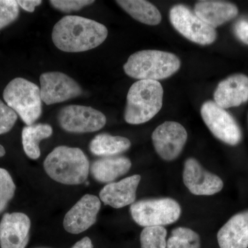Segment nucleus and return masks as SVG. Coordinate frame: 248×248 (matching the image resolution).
<instances>
[{
  "instance_id": "6ab92c4d",
  "label": "nucleus",
  "mask_w": 248,
  "mask_h": 248,
  "mask_svg": "<svg viewBox=\"0 0 248 248\" xmlns=\"http://www.w3.org/2000/svg\"><path fill=\"white\" fill-rule=\"evenodd\" d=\"M131 166V161L125 156H108L93 161L90 170L97 182L110 184L128 173Z\"/></svg>"
},
{
  "instance_id": "4be33fe9",
  "label": "nucleus",
  "mask_w": 248,
  "mask_h": 248,
  "mask_svg": "<svg viewBox=\"0 0 248 248\" xmlns=\"http://www.w3.org/2000/svg\"><path fill=\"white\" fill-rule=\"evenodd\" d=\"M52 134L53 128L49 124H32L24 127L22 130V140L26 155L31 159H38L41 155V141L50 138Z\"/></svg>"
},
{
  "instance_id": "bb28decb",
  "label": "nucleus",
  "mask_w": 248,
  "mask_h": 248,
  "mask_svg": "<svg viewBox=\"0 0 248 248\" xmlns=\"http://www.w3.org/2000/svg\"><path fill=\"white\" fill-rule=\"evenodd\" d=\"M17 120V114L0 99V135L9 133Z\"/></svg>"
},
{
  "instance_id": "1a4fd4ad",
  "label": "nucleus",
  "mask_w": 248,
  "mask_h": 248,
  "mask_svg": "<svg viewBox=\"0 0 248 248\" xmlns=\"http://www.w3.org/2000/svg\"><path fill=\"white\" fill-rule=\"evenodd\" d=\"M58 123L65 131L72 133H93L104 128L107 117L92 107L69 105L60 110Z\"/></svg>"
},
{
  "instance_id": "9b49d317",
  "label": "nucleus",
  "mask_w": 248,
  "mask_h": 248,
  "mask_svg": "<svg viewBox=\"0 0 248 248\" xmlns=\"http://www.w3.org/2000/svg\"><path fill=\"white\" fill-rule=\"evenodd\" d=\"M185 128L175 122H166L153 133L152 140L155 151L161 159L171 161L177 159L187 141Z\"/></svg>"
},
{
  "instance_id": "20e7f679",
  "label": "nucleus",
  "mask_w": 248,
  "mask_h": 248,
  "mask_svg": "<svg viewBox=\"0 0 248 248\" xmlns=\"http://www.w3.org/2000/svg\"><path fill=\"white\" fill-rule=\"evenodd\" d=\"M180 67V60L174 54L145 50L130 55L124 70L127 76L134 79L158 81L172 76Z\"/></svg>"
},
{
  "instance_id": "5701e85b",
  "label": "nucleus",
  "mask_w": 248,
  "mask_h": 248,
  "mask_svg": "<svg viewBox=\"0 0 248 248\" xmlns=\"http://www.w3.org/2000/svg\"><path fill=\"white\" fill-rule=\"evenodd\" d=\"M200 235L190 228L179 227L173 230L166 248H200Z\"/></svg>"
},
{
  "instance_id": "6e6552de",
  "label": "nucleus",
  "mask_w": 248,
  "mask_h": 248,
  "mask_svg": "<svg viewBox=\"0 0 248 248\" xmlns=\"http://www.w3.org/2000/svg\"><path fill=\"white\" fill-rule=\"evenodd\" d=\"M201 115L209 130L220 141L230 146H236L241 142L242 132L239 124L226 109L208 101L201 108Z\"/></svg>"
},
{
  "instance_id": "f3484780",
  "label": "nucleus",
  "mask_w": 248,
  "mask_h": 248,
  "mask_svg": "<svg viewBox=\"0 0 248 248\" xmlns=\"http://www.w3.org/2000/svg\"><path fill=\"white\" fill-rule=\"evenodd\" d=\"M221 248H248V210L231 217L217 234Z\"/></svg>"
},
{
  "instance_id": "c85d7f7f",
  "label": "nucleus",
  "mask_w": 248,
  "mask_h": 248,
  "mask_svg": "<svg viewBox=\"0 0 248 248\" xmlns=\"http://www.w3.org/2000/svg\"><path fill=\"white\" fill-rule=\"evenodd\" d=\"M234 32L236 37L245 45H248V21L241 19L235 24Z\"/></svg>"
},
{
  "instance_id": "393cba45",
  "label": "nucleus",
  "mask_w": 248,
  "mask_h": 248,
  "mask_svg": "<svg viewBox=\"0 0 248 248\" xmlns=\"http://www.w3.org/2000/svg\"><path fill=\"white\" fill-rule=\"evenodd\" d=\"M16 185L6 170L0 169V213H2L12 200L16 192Z\"/></svg>"
},
{
  "instance_id": "f257e3e1",
  "label": "nucleus",
  "mask_w": 248,
  "mask_h": 248,
  "mask_svg": "<svg viewBox=\"0 0 248 248\" xmlns=\"http://www.w3.org/2000/svg\"><path fill=\"white\" fill-rule=\"evenodd\" d=\"M108 34L104 24L78 16H66L54 26L52 40L66 53H81L97 48Z\"/></svg>"
},
{
  "instance_id": "7c9ffc66",
  "label": "nucleus",
  "mask_w": 248,
  "mask_h": 248,
  "mask_svg": "<svg viewBox=\"0 0 248 248\" xmlns=\"http://www.w3.org/2000/svg\"><path fill=\"white\" fill-rule=\"evenodd\" d=\"M72 248H93L92 241L89 237H84L77 242Z\"/></svg>"
},
{
  "instance_id": "7ed1b4c3",
  "label": "nucleus",
  "mask_w": 248,
  "mask_h": 248,
  "mask_svg": "<svg viewBox=\"0 0 248 248\" xmlns=\"http://www.w3.org/2000/svg\"><path fill=\"white\" fill-rule=\"evenodd\" d=\"M164 89L158 81L139 80L127 94L124 119L128 124L138 125L151 120L161 110Z\"/></svg>"
},
{
  "instance_id": "39448f33",
  "label": "nucleus",
  "mask_w": 248,
  "mask_h": 248,
  "mask_svg": "<svg viewBox=\"0 0 248 248\" xmlns=\"http://www.w3.org/2000/svg\"><path fill=\"white\" fill-rule=\"evenodd\" d=\"M3 97L27 125H32L42 115L40 88L29 80L18 78L10 81Z\"/></svg>"
},
{
  "instance_id": "f03ea898",
  "label": "nucleus",
  "mask_w": 248,
  "mask_h": 248,
  "mask_svg": "<svg viewBox=\"0 0 248 248\" xmlns=\"http://www.w3.org/2000/svg\"><path fill=\"white\" fill-rule=\"evenodd\" d=\"M46 172L55 182L65 185H79L87 180L90 164L80 148L60 146L44 162Z\"/></svg>"
},
{
  "instance_id": "a878e982",
  "label": "nucleus",
  "mask_w": 248,
  "mask_h": 248,
  "mask_svg": "<svg viewBox=\"0 0 248 248\" xmlns=\"http://www.w3.org/2000/svg\"><path fill=\"white\" fill-rule=\"evenodd\" d=\"M19 15V6L14 0H0V30L15 22Z\"/></svg>"
},
{
  "instance_id": "4468645a",
  "label": "nucleus",
  "mask_w": 248,
  "mask_h": 248,
  "mask_svg": "<svg viewBox=\"0 0 248 248\" xmlns=\"http://www.w3.org/2000/svg\"><path fill=\"white\" fill-rule=\"evenodd\" d=\"M31 220L25 214H4L0 222L1 248H25L29 243Z\"/></svg>"
},
{
  "instance_id": "412c9836",
  "label": "nucleus",
  "mask_w": 248,
  "mask_h": 248,
  "mask_svg": "<svg viewBox=\"0 0 248 248\" xmlns=\"http://www.w3.org/2000/svg\"><path fill=\"white\" fill-rule=\"evenodd\" d=\"M132 17L147 25L156 26L161 22L159 10L145 0H118L116 1Z\"/></svg>"
},
{
  "instance_id": "a211bd4d",
  "label": "nucleus",
  "mask_w": 248,
  "mask_h": 248,
  "mask_svg": "<svg viewBox=\"0 0 248 248\" xmlns=\"http://www.w3.org/2000/svg\"><path fill=\"white\" fill-rule=\"evenodd\" d=\"M194 13L215 29L236 17L239 10L236 5L228 1L202 0L195 4Z\"/></svg>"
},
{
  "instance_id": "cd10ccee",
  "label": "nucleus",
  "mask_w": 248,
  "mask_h": 248,
  "mask_svg": "<svg viewBox=\"0 0 248 248\" xmlns=\"http://www.w3.org/2000/svg\"><path fill=\"white\" fill-rule=\"evenodd\" d=\"M94 1L89 0H51L49 1L54 9L63 13H71L79 11L85 7L93 4Z\"/></svg>"
},
{
  "instance_id": "ddd939ff",
  "label": "nucleus",
  "mask_w": 248,
  "mask_h": 248,
  "mask_svg": "<svg viewBox=\"0 0 248 248\" xmlns=\"http://www.w3.org/2000/svg\"><path fill=\"white\" fill-rule=\"evenodd\" d=\"M101 205L100 200L96 196L84 195L65 215L63 228L73 234L87 231L97 221Z\"/></svg>"
},
{
  "instance_id": "423d86ee",
  "label": "nucleus",
  "mask_w": 248,
  "mask_h": 248,
  "mask_svg": "<svg viewBox=\"0 0 248 248\" xmlns=\"http://www.w3.org/2000/svg\"><path fill=\"white\" fill-rule=\"evenodd\" d=\"M130 212L139 226L164 227L179 219L182 208L177 201L171 198L148 199L132 204Z\"/></svg>"
},
{
  "instance_id": "c756f323",
  "label": "nucleus",
  "mask_w": 248,
  "mask_h": 248,
  "mask_svg": "<svg viewBox=\"0 0 248 248\" xmlns=\"http://www.w3.org/2000/svg\"><path fill=\"white\" fill-rule=\"evenodd\" d=\"M18 6L22 8L24 11L29 13L35 11L36 6H40L42 3L41 0H18Z\"/></svg>"
},
{
  "instance_id": "2f4dec72",
  "label": "nucleus",
  "mask_w": 248,
  "mask_h": 248,
  "mask_svg": "<svg viewBox=\"0 0 248 248\" xmlns=\"http://www.w3.org/2000/svg\"><path fill=\"white\" fill-rule=\"evenodd\" d=\"M5 154H6V151H5L4 146H1V145L0 144V157L4 156Z\"/></svg>"
},
{
  "instance_id": "b1692460",
  "label": "nucleus",
  "mask_w": 248,
  "mask_h": 248,
  "mask_svg": "<svg viewBox=\"0 0 248 248\" xmlns=\"http://www.w3.org/2000/svg\"><path fill=\"white\" fill-rule=\"evenodd\" d=\"M167 231L164 227H147L140 235L141 248H167Z\"/></svg>"
},
{
  "instance_id": "dca6fc26",
  "label": "nucleus",
  "mask_w": 248,
  "mask_h": 248,
  "mask_svg": "<svg viewBox=\"0 0 248 248\" xmlns=\"http://www.w3.org/2000/svg\"><path fill=\"white\" fill-rule=\"evenodd\" d=\"M141 178L139 174H135L120 182L107 184L99 193L100 200L105 205L116 209L132 205L136 200L137 190Z\"/></svg>"
},
{
  "instance_id": "f8f14e48",
  "label": "nucleus",
  "mask_w": 248,
  "mask_h": 248,
  "mask_svg": "<svg viewBox=\"0 0 248 248\" xmlns=\"http://www.w3.org/2000/svg\"><path fill=\"white\" fill-rule=\"evenodd\" d=\"M183 179L186 187L195 195H214L221 191L223 187L221 178L204 169L194 158H190L185 161Z\"/></svg>"
},
{
  "instance_id": "aec40b11",
  "label": "nucleus",
  "mask_w": 248,
  "mask_h": 248,
  "mask_svg": "<svg viewBox=\"0 0 248 248\" xmlns=\"http://www.w3.org/2000/svg\"><path fill=\"white\" fill-rule=\"evenodd\" d=\"M130 146L131 142L128 138L102 133L94 137L90 143L89 149L96 156L108 157L128 151Z\"/></svg>"
},
{
  "instance_id": "0eeeda50",
  "label": "nucleus",
  "mask_w": 248,
  "mask_h": 248,
  "mask_svg": "<svg viewBox=\"0 0 248 248\" xmlns=\"http://www.w3.org/2000/svg\"><path fill=\"white\" fill-rule=\"evenodd\" d=\"M173 27L184 37L200 45H210L217 40L215 29L192 12L187 6L177 4L170 11Z\"/></svg>"
},
{
  "instance_id": "9d476101",
  "label": "nucleus",
  "mask_w": 248,
  "mask_h": 248,
  "mask_svg": "<svg viewBox=\"0 0 248 248\" xmlns=\"http://www.w3.org/2000/svg\"><path fill=\"white\" fill-rule=\"evenodd\" d=\"M40 93L46 105L66 102L81 95V86L71 77L61 72H48L41 75Z\"/></svg>"
},
{
  "instance_id": "2eb2a0df",
  "label": "nucleus",
  "mask_w": 248,
  "mask_h": 248,
  "mask_svg": "<svg viewBox=\"0 0 248 248\" xmlns=\"http://www.w3.org/2000/svg\"><path fill=\"white\" fill-rule=\"evenodd\" d=\"M214 99L223 109L237 107L248 101V77L236 74L228 77L217 86Z\"/></svg>"
}]
</instances>
